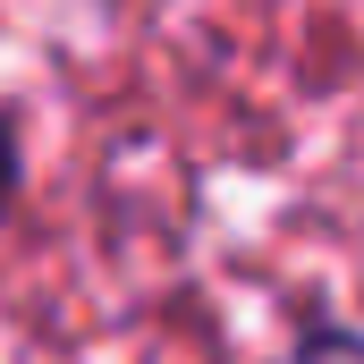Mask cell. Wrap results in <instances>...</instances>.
Instances as JSON below:
<instances>
[{"label":"cell","instance_id":"obj_1","mask_svg":"<svg viewBox=\"0 0 364 364\" xmlns=\"http://www.w3.org/2000/svg\"><path fill=\"white\" fill-rule=\"evenodd\" d=\"M0 195H9V127H0Z\"/></svg>","mask_w":364,"mask_h":364}]
</instances>
